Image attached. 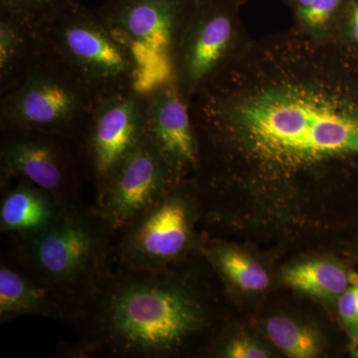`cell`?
I'll list each match as a JSON object with an SVG mask.
<instances>
[{"label":"cell","instance_id":"3957f363","mask_svg":"<svg viewBox=\"0 0 358 358\" xmlns=\"http://www.w3.org/2000/svg\"><path fill=\"white\" fill-rule=\"evenodd\" d=\"M9 254L57 296L73 322L112 272L117 233L85 203L64 206L48 227L28 236H6Z\"/></svg>","mask_w":358,"mask_h":358},{"label":"cell","instance_id":"7402d4cb","mask_svg":"<svg viewBox=\"0 0 358 358\" xmlns=\"http://www.w3.org/2000/svg\"><path fill=\"white\" fill-rule=\"evenodd\" d=\"M224 357L229 358H266L267 352L248 338H235L223 348Z\"/></svg>","mask_w":358,"mask_h":358},{"label":"cell","instance_id":"30bf717a","mask_svg":"<svg viewBox=\"0 0 358 358\" xmlns=\"http://www.w3.org/2000/svg\"><path fill=\"white\" fill-rule=\"evenodd\" d=\"M147 134L95 199L99 215L115 233L166 194L176 182Z\"/></svg>","mask_w":358,"mask_h":358},{"label":"cell","instance_id":"cb8c5ba5","mask_svg":"<svg viewBox=\"0 0 358 358\" xmlns=\"http://www.w3.org/2000/svg\"><path fill=\"white\" fill-rule=\"evenodd\" d=\"M300 3L301 7L308 6V3L313 1V0H296Z\"/></svg>","mask_w":358,"mask_h":358},{"label":"cell","instance_id":"44dd1931","mask_svg":"<svg viewBox=\"0 0 358 358\" xmlns=\"http://www.w3.org/2000/svg\"><path fill=\"white\" fill-rule=\"evenodd\" d=\"M338 313L343 322L358 334V282L339 296Z\"/></svg>","mask_w":358,"mask_h":358},{"label":"cell","instance_id":"ba28073f","mask_svg":"<svg viewBox=\"0 0 358 358\" xmlns=\"http://www.w3.org/2000/svg\"><path fill=\"white\" fill-rule=\"evenodd\" d=\"M178 181L117 234L112 268L155 271L180 262L193 242V210Z\"/></svg>","mask_w":358,"mask_h":358},{"label":"cell","instance_id":"9c48e42d","mask_svg":"<svg viewBox=\"0 0 358 358\" xmlns=\"http://www.w3.org/2000/svg\"><path fill=\"white\" fill-rule=\"evenodd\" d=\"M147 95L136 87L101 96L79 140L95 199L145 134Z\"/></svg>","mask_w":358,"mask_h":358},{"label":"cell","instance_id":"9a60e30c","mask_svg":"<svg viewBox=\"0 0 358 358\" xmlns=\"http://www.w3.org/2000/svg\"><path fill=\"white\" fill-rule=\"evenodd\" d=\"M39 51L34 23L0 11V91L25 72Z\"/></svg>","mask_w":358,"mask_h":358},{"label":"cell","instance_id":"8fae6325","mask_svg":"<svg viewBox=\"0 0 358 358\" xmlns=\"http://www.w3.org/2000/svg\"><path fill=\"white\" fill-rule=\"evenodd\" d=\"M145 134L176 179L199 167V138L187 100L173 80L148 91Z\"/></svg>","mask_w":358,"mask_h":358},{"label":"cell","instance_id":"52a82bcc","mask_svg":"<svg viewBox=\"0 0 358 358\" xmlns=\"http://www.w3.org/2000/svg\"><path fill=\"white\" fill-rule=\"evenodd\" d=\"M26 179L63 206L83 204L89 182L79 141L30 129H0V186Z\"/></svg>","mask_w":358,"mask_h":358},{"label":"cell","instance_id":"5b68a950","mask_svg":"<svg viewBox=\"0 0 358 358\" xmlns=\"http://www.w3.org/2000/svg\"><path fill=\"white\" fill-rule=\"evenodd\" d=\"M101 96L40 50L25 72L0 91V129L44 131L79 141Z\"/></svg>","mask_w":358,"mask_h":358},{"label":"cell","instance_id":"5bb4252c","mask_svg":"<svg viewBox=\"0 0 358 358\" xmlns=\"http://www.w3.org/2000/svg\"><path fill=\"white\" fill-rule=\"evenodd\" d=\"M0 188V232L6 236L39 232L53 223L64 207L50 193L26 179H14Z\"/></svg>","mask_w":358,"mask_h":358},{"label":"cell","instance_id":"2e32d148","mask_svg":"<svg viewBox=\"0 0 358 358\" xmlns=\"http://www.w3.org/2000/svg\"><path fill=\"white\" fill-rule=\"evenodd\" d=\"M285 281L303 293L319 298H339L348 288L345 268L329 261L299 264L285 272Z\"/></svg>","mask_w":358,"mask_h":358},{"label":"cell","instance_id":"d4e9b609","mask_svg":"<svg viewBox=\"0 0 358 358\" xmlns=\"http://www.w3.org/2000/svg\"><path fill=\"white\" fill-rule=\"evenodd\" d=\"M355 348H357V353L358 355V334L357 336V343H355Z\"/></svg>","mask_w":358,"mask_h":358},{"label":"cell","instance_id":"4fadbf2b","mask_svg":"<svg viewBox=\"0 0 358 358\" xmlns=\"http://www.w3.org/2000/svg\"><path fill=\"white\" fill-rule=\"evenodd\" d=\"M22 317L70 322V315L50 289L25 272L8 255L0 263V324Z\"/></svg>","mask_w":358,"mask_h":358},{"label":"cell","instance_id":"ffe728a7","mask_svg":"<svg viewBox=\"0 0 358 358\" xmlns=\"http://www.w3.org/2000/svg\"><path fill=\"white\" fill-rule=\"evenodd\" d=\"M341 0H313L308 6L301 7V18L310 27H320L331 17Z\"/></svg>","mask_w":358,"mask_h":358},{"label":"cell","instance_id":"d6986e66","mask_svg":"<svg viewBox=\"0 0 358 358\" xmlns=\"http://www.w3.org/2000/svg\"><path fill=\"white\" fill-rule=\"evenodd\" d=\"M76 0H0V11L38 23L71 6Z\"/></svg>","mask_w":358,"mask_h":358},{"label":"cell","instance_id":"6da1fadb","mask_svg":"<svg viewBox=\"0 0 358 358\" xmlns=\"http://www.w3.org/2000/svg\"><path fill=\"white\" fill-rule=\"evenodd\" d=\"M200 92L204 131L217 141L244 138L263 162L296 169L358 155V107L324 83L278 80L243 96L217 76Z\"/></svg>","mask_w":358,"mask_h":358},{"label":"cell","instance_id":"603a6c76","mask_svg":"<svg viewBox=\"0 0 358 358\" xmlns=\"http://www.w3.org/2000/svg\"><path fill=\"white\" fill-rule=\"evenodd\" d=\"M352 31L353 38H355V41L358 43V6L355 7L352 14Z\"/></svg>","mask_w":358,"mask_h":358},{"label":"cell","instance_id":"ac0fdd59","mask_svg":"<svg viewBox=\"0 0 358 358\" xmlns=\"http://www.w3.org/2000/svg\"><path fill=\"white\" fill-rule=\"evenodd\" d=\"M266 329L272 343L287 357L310 358L319 352V343L313 331L287 317H273Z\"/></svg>","mask_w":358,"mask_h":358},{"label":"cell","instance_id":"277c9868","mask_svg":"<svg viewBox=\"0 0 358 358\" xmlns=\"http://www.w3.org/2000/svg\"><path fill=\"white\" fill-rule=\"evenodd\" d=\"M35 27L40 50L62 63L99 95L138 87L140 67L133 51L110 29L98 9L76 0L35 23Z\"/></svg>","mask_w":358,"mask_h":358},{"label":"cell","instance_id":"7c38bea8","mask_svg":"<svg viewBox=\"0 0 358 358\" xmlns=\"http://www.w3.org/2000/svg\"><path fill=\"white\" fill-rule=\"evenodd\" d=\"M233 34L232 20L222 11H201L192 16L173 62V81L186 100L220 73Z\"/></svg>","mask_w":358,"mask_h":358},{"label":"cell","instance_id":"8992f818","mask_svg":"<svg viewBox=\"0 0 358 358\" xmlns=\"http://www.w3.org/2000/svg\"><path fill=\"white\" fill-rule=\"evenodd\" d=\"M99 13L133 51L145 92L171 81L174 54L192 16L188 0H106Z\"/></svg>","mask_w":358,"mask_h":358},{"label":"cell","instance_id":"e0dca14e","mask_svg":"<svg viewBox=\"0 0 358 358\" xmlns=\"http://www.w3.org/2000/svg\"><path fill=\"white\" fill-rule=\"evenodd\" d=\"M207 251L209 259L224 278L242 291H263L268 286L265 268L242 252L225 246L214 247Z\"/></svg>","mask_w":358,"mask_h":358},{"label":"cell","instance_id":"7a4b0ae2","mask_svg":"<svg viewBox=\"0 0 358 358\" xmlns=\"http://www.w3.org/2000/svg\"><path fill=\"white\" fill-rule=\"evenodd\" d=\"M207 322L206 308L173 265L112 268L71 324L87 357L166 358L179 355Z\"/></svg>","mask_w":358,"mask_h":358}]
</instances>
